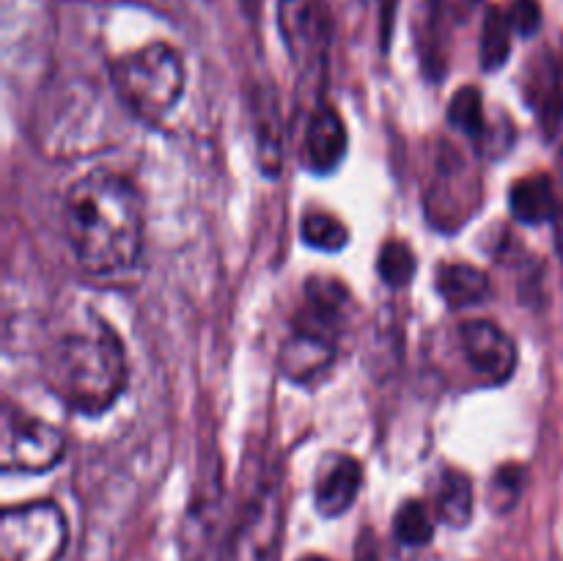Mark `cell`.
<instances>
[{"label":"cell","instance_id":"cell-2","mask_svg":"<svg viewBox=\"0 0 563 561\" xmlns=\"http://www.w3.org/2000/svg\"><path fill=\"white\" fill-rule=\"evenodd\" d=\"M44 377L66 407L82 416H102L130 383L124 341L104 319L69 330L49 346Z\"/></svg>","mask_w":563,"mask_h":561},{"label":"cell","instance_id":"cell-22","mask_svg":"<svg viewBox=\"0 0 563 561\" xmlns=\"http://www.w3.org/2000/svg\"><path fill=\"white\" fill-rule=\"evenodd\" d=\"M522 487H526V471L520 465L500 468L493 479V493H489L493 509L500 512V515L515 509V504L522 495Z\"/></svg>","mask_w":563,"mask_h":561},{"label":"cell","instance_id":"cell-23","mask_svg":"<svg viewBox=\"0 0 563 561\" xmlns=\"http://www.w3.org/2000/svg\"><path fill=\"white\" fill-rule=\"evenodd\" d=\"M506 14H509L515 33H520V36H533L542 25V9H539L537 0H515V6Z\"/></svg>","mask_w":563,"mask_h":561},{"label":"cell","instance_id":"cell-20","mask_svg":"<svg viewBox=\"0 0 563 561\" xmlns=\"http://www.w3.org/2000/svg\"><path fill=\"white\" fill-rule=\"evenodd\" d=\"M416 253L407 242L401 240H388L383 248H379L377 256V273L379 278L385 280L388 286L399 289V286H407L416 275Z\"/></svg>","mask_w":563,"mask_h":561},{"label":"cell","instance_id":"cell-1","mask_svg":"<svg viewBox=\"0 0 563 561\" xmlns=\"http://www.w3.org/2000/svg\"><path fill=\"white\" fill-rule=\"evenodd\" d=\"M66 242L82 273L113 278L130 273L143 253V207L135 185L113 170H91L64 196Z\"/></svg>","mask_w":563,"mask_h":561},{"label":"cell","instance_id":"cell-17","mask_svg":"<svg viewBox=\"0 0 563 561\" xmlns=\"http://www.w3.org/2000/svg\"><path fill=\"white\" fill-rule=\"evenodd\" d=\"M300 237L308 248L322 253H339L350 245V229L341 218L328 212H311L302 218Z\"/></svg>","mask_w":563,"mask_h":561},{"label":"cell","instance_id":"cell-5","mask_svg":"<svg viewBox=\"0 0 563 561\" xmlns=\"http://www.w3.org/2000/svg\"><path fill=\"white\" fill-rule=\"evenodd\" d=\"M66 438L58 427L5 405L0 460L5 473H47L64 460Z\"/></svg>","mask_w":563,"mask_h":561},{"label":"cell","instance_id":"cell-18","mask_svg":"<svg viewBox=\"0 0 563 561\" xmlns=\"http://www.w3.org/2000/svg\"><path fill=\"white\" fill-rule=\"evenodd\" d=\"M511 28L509 14H504L500 9H493L484 20V33H482V66L487 72H498L500 66L509 61L511 53Z\"/></svg>","mask_w":563,"mask_h":561},{"label":"cell","instance_id":"cell-10","mask_svg":"<svg viewBox=\"0 0 563 561\" xmlns=\"http://www.w3.org/2000/svg\"><path fill=\"white\" fill-rule=\"evenodd\" d=\"M335 352H339V344L333 336L295 324L280 350V372L291 383L311 385L328 374V369L335 363Z\"/></svg>","mask_w":563,"mask_h":561},{"label":"cell","instance_id":"cell-19","mask_svg":"<svg viewBox=\"0 0 563 561\" xmlns=\"http://www.w3.org/2000/svg\"><path fill=\"white\" fill-rule=\"evenodd\" d=\"M531 102L537 108L539 119H542L544 130L555 135L563 119V86L561 75L553 64L544 66L542 77H537V88L531 91Z\"/></svg>","mask_w":563,"mask_h":561},{"label":"cell","instance_id":"cell-21","mask_svg":"<svg viewBox=\"0 0 563 561\" xmlns=\"http://www.w3.org/2000/svg\"><path fill=\"white\" fill-rule=\"evenodd\" d=\"M449 119L456 130H462L471 138H484L487 132V119H484V99L478 88L467 86L454 94L449 105Z\"/></svg>","mask_w":563,"mask_h":561},{"label":"cell","instance_id":"cell-8","mask_svg":"<svg viewBox=\"0 0 563 561\" xmlns=\"http://www.w3.org/2000/svg\"><path fill=\"white\" fill-rule=\"evenodd\" d=\"M278 25L291 61L302 72L324 58V11L322 0H278Z\"/></svg>","mask_w":563,"mask_h":561},{"label":"cell","instance_id":"cell-4","mask_svg":"<svg viewBox=\"0 0 563 561\" xmlns=\"http://www.w3.org/2000/svg\"><path fill=\"white\" fill-rule=\"evenodd\" d=\"M69 526L53 501L9 506L0 517V561H60Z\"/></svg>","mask_w":563,"mask_h":561},{"label":"cell","instance_id":"cell-13","mask_svg":"<svg viewBox=\"0 0 563 561\" xmlns=\"http://www.w3.org/2000/svg\"><path fill=\"white\" fill-rule=\"evenodd\" d=\"M438 292L449 308H473L482 306L493 295V280L484 270L467 262H445L438 270Z\"/></svg>","mask_w":563,"mask_h":561},{"label":"cell","instance_id":"cell-11","mask_svg":"<svg viewBox=\"0 0 563 561\" xmlns=\"http://www.w3.org/2000/svg\"><path fill=\"white\" fill-rule=\"evenodd\" d=\"M363 487V465L350 454H330L317 473L313 504L328 520L346 515Z\"/></svg>","mask_w":563,"mask_h":561},{"label":"cell","instance_id":"cell-14","mask_svg":"<svg viewBox=\"0 0 563 561\" xmlns=\"http://www.w3.org/2000/svg\"><path fill=\"white\" fill-rule=\"evenodd\" d=\"M509 209L526 226L550 223L559 215V196H555L550 176L537 174L515 182L509 193Z\"/></svg>","mask_w":563,"mask_h":561},{"label":"cell","instance_id":"cell-16","mask_svg":"<svg viewBox=\"0 0 563 561\" xmlns=\"http://www.w3.org/2000/svg\"><path fill=\"white\" fill-rule=\"evenodd\" d=\"M394 537L405 548H423L434 537V515L423 501H405L394 515Z\"/></svg>","mask_w":563,"mask_h":561},{"label":"cell","instance_id":"cell-24","mask_svg":"<svg viewBox=\"0 0 563 561\" xmlns=\"http://www.w3.org/2000/svg\"><path fill=\"white\" fill-rule=\"evenodd\" d=\"M300 561H330V559H324V556H302Z\"/></svg>","mask_w":563,"mask_h":561},{"label":"cell","instance_id":"cell-9","mask_svg":"<svg viewBox=\"0 0 563 561\" xmlns=\"http://www.w3.org/2000/svg\"><path fill=\"white\" fill-rule=\"evenodd\" d=\"M350 148V132H346L344 119L333 105H317L311 110L306 130V143H302V163L311 174H333L346 157Z\"/></svg>","mask_w":563,"mask_h":561},{"label":"cell","instance_id":"cell-6","mask_svg":"<svg viewBox=\"0 0 563 561\" xmlns=\"http://www.w3.org/2000/svg\"><path fill=\"white\" fill-rule=\"evenodd\" d=\"M284 493L278 476L258 484L231 539V561H280L284 544Z\"/></svg>","mask_w":563,"mask_h":561},{"label":"cell","instance_id":"cell-7","mask_svg":"<svg viewBox=\"0 0 563 561\" xmlns=\"http://www.w3.org/2000/svg\"><path fill=\"white\" fill-rule=\"evenodd\" d=\"M462 355L467 366L478 374L487 385L509 383L515 374L520 352L515 339L489 319H467L460 328Z\"/></svg>","mask_w":563,"mask_h":561},{"label":"cell","instance_id":"cell-12","mask_svg":"<svg viewBox=\"0 0 563 561\" xmlns=\"http://www.w3.org/2000/svg\"><path fill=\"white\" fill-rule=\"evenodd\" d=\"M346 311H350V292H346V286L335 278L313 275V278L306 280V302L297 311L295 324L339 339Z\"/></svg>","mask_w":563,"mask_h":561},{"label":"cell","instance_id":"cell-15","mask_svg":"<svg viewBox=\"0 0 563 561\" xmlns=\"http://www.w3.org/2000/svg\"><path fill=\"white\" fill-rule=\"evenodd\" d=\"M438 517L449 528H465L473 520V506H476V493L473 482L465 471L445 468L438 482Z\"/></svg>","mask_w":563,"mask_h":561},{"label":"cell","instance_id":"cell-3","mask_svg":"<svg viewBox=\"0 0 563 561\" xmlns=\"http://www.w3.org/2000/svg\"><path fill=\"white\" fill-rule=\"evenodd\" d=\"M185 82V61L179 50L165 42L132 50L110 64L113 97L146 124H157L179 105Z\"/></svg>","mask_w":563,"mask_h":561}]
</instances>
